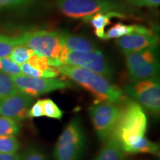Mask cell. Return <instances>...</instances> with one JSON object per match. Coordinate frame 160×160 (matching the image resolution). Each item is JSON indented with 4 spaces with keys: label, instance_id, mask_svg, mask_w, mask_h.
Listing matches in <instances>:
<instances>
[{
    "label": "cell",
    "instance_id": "obj_1",
    "mask_svg": "<svg viewBox=\"0 0 160 160\" xmlns=\"http://www.w3.org/2000/svg\"><path fill=\"white\" fill-rule=\"evenodd\" d=\"M59 73L75 82L89 91L97 99V103L120 104L127 99L120 88L111 83L107 78L84 68L63 65L57 68Z\"/></svg>",
    "mask_w": 160,
    "mask_h": 160
},
{
    "label": "cell",
    "instance_id": "obj_2",
    "mask_svg": "<svg viewBox=\"0 0 160 160\" xmlns=\"http://www.w3.org/2000/svg\"><path fill=\"white\" fill-rule=\"evenodd\" d=\"M121 114L109 137L117 140L123 148L145 136L148 119L143 108L134 100L127 98L121 103Z\"/></svg>",
    "mask_w": 160,
    "mask_h": 160
},
{
    "label": "cell",
    "instance_id": "obj_3",
    "mask_svg": "<svg viewBox=\"0 0 160 160\" xmlns=\"http://www.w3.org/2000/svg\"><path fill=\"white\" fill-rule=\"evenodd\" d=\"M57 8L68 17L86 19L97 13H114L125 15L129 8L114 0H57Z\"/></svg>",
    "mask_w": 160,
    "mask_h": 160
},
{
    "label": "cell",
    "instance_id": "obj_4",
    "mask_svg": "<svg viewBox=\"0 0 160 160\" xmlns=\"http://www.w3.org/2000/svg\"><path fill=\"white\" fill-rule=\"evenodd\" d=\"M86 136L79 117L73 118L56 143L55 160H80L85 149Z\"/></svg>",
    "mask_w": 160,
    "mask_h": 160
},
{
    "label": "cell",
    "instance_id": "obj_5",
    "mask_svg": "<svg viewBox=\"0 0 160 160\" xmlns=\"http://www.w3.org/2000/svg\"><path fill=\"white\" fill-rule=\"evenodd\" d=\"M17 38L19 45L27 46L34 53L44 56L48 59H57L59 61L60 53L65 47L62 32L29 31Z\"/></svg>",
    "mask_w": 160,
    "mask_h": 160
},
{
    "label": "cell",
    "instance_id": "obj_6",
    "mask_svg": "<svg viewBox=\"0 0 160 160\" xmlns=\"http://www.w3.org/2000/svg\"><path fill=\"white\" fill-rule=\"evenodd\" d=\"M128 72L132 82L157 77L159 63L157 48H149L124 53Z\"/></svg>",
    "mask_w": 160,
    "mask_h": 160
},
{
    "label": "cell",
    "instance_id": "obj_7",
    "mask_svg": "<svg viewBox=\"0 0 160 160\" xmlns=\"http://www.w3.org/2000/svg\"><path fill=\"white\" fill-rule=\"evenodd\" d=\"M125 91L152 114H159L160 84L157 77L132 82L125 86Z\"/></svg>",
    "mask_w": 160,
    "mask_h": 160
},
{
    "label": "cell",
    "instance_id": "obj_8",
    "mask_svg": "<svg viewBox=\"0 0 160 160\" xmlns=\"http://www.w3.org/2000/svg\"><path fill=\"white\" fill-rule=\"evenodd\" d=\"M121 111V105L110 102L97 103L90 108V117L100 140L106 141L108 139L119 119Z\"/></svg>",
    "mask_w": 160,
    "mask_h": 160
},
{
    "label": "cell",
    "instance_id": "obj_9",
    "mask_svg": "<svg viewBox=\"0 0 160 160\" xmlns=\"http://www.w3.org/2000/svg\"><path fill=\"white\" fill-rule=\"evenodd\" d=\"M18 91L30 96L37 97L50 92L66 89L71 87V83L60 78L31 77L25 75L11 77Z\"/></svg>",
    "mask_w": 160,
    "mask_h": 160
},
{
    "label": "cell",
    "instance_id": "obj_10",
    "mask_svg": "<svg viewBox=\"0 0 160 160\" xmlns=\"http://www.w3.org/2000/svg\"><path fill=\"white\" fill-rule=\"evenodd\" d=\"M65 65H74L88 69L107 78L108 79L113 78V69L103 53L98 50L90 52L69 51L66 58Z\"/></svg>",
    "mask_w": 160,
    "mask_h": 160
},
{
    "label": "cell",
    "instance_id": "obj_11",
    "mask_svg": "<svg viewBox=\"0 0 160 160\" xmlns=\"http://www.w3.org/2000/svg\"><path fill=\"white\" fill-rule=\"evenodd\" d=\"M32 103L33 97L18 91L0 99V116L17 122L27 119Z\"/></svg>",
    "mask_w": 160,
    "mask_h": 160
},
{
    "label": "cell",
    "instance_id": "obj_12",
    "mask_svg": "<svg viewBox=\"0 0 160 160\" xmlns=\"http://www.w3.org/2000/svg\"><path fill=\"white\" fill-rule=\"evenodd\" d=\"M157 37L151 34L131 33L118 38L117 44L123 53L142 51L149 48H157Z\"/></svg>",
    "mask_w": 160,
    "mask_h": 160
},
{
    "label": "cell",
    "instance_id": "obj_13",
    "mask_svg": "<svg viewBox=\"0 0 160 160\" xmlns=\"http://www.w3.org/2000/svg\"><path fill=\"white\" fill-rule=\"evenodd\" d=\"M124 153L129 154L136 153H150L159 155V146L157 143L150 141L145 136L135 139L122 148Z\"/></svg>",
    "mask_w": 160,
    "mask_h": 160
},
{
    "label": "cell",
    "instance_id": "obj_14",
    "mask_svg": "<svg viewBox=\"0 0 160 160\" xmlns=\"http://www.w3.org/2000/svg\"><path fill=\"white\" fill-rule=\"evenodd\" d=\"M62 41L70 51L90 52L97 50L96 46L89 39L81 36H77L62 32Z\"/></svg>",
    "mask_w": 160,
    "mask_h": 160
},
{
    "label": "cell",
    "instance_id": "obj_15",
    "mask_svg": "<svg viewBox=\"0 0 160 160\" xmlns=\"http://www.w3.org/2000/svg\"><path fill=\"white\" fill-rule=\"evenodd\" d=\"M125 18V15L121 13H97L94 15L84 19L85 22H90L93 28L95 29L94 33L98 37L101 39H105V28L108 25L111 23L112 18Z\"/></svg>",
    "mask_w": 160,
    "mask_h": 160
},
{
    "label": "cell",
    "instance_id": "obj_16",
    "mask_svg": "<svg viewBox=\"0 0 160 160\" xmlns=\"http://www.w3.org/2000/svg\"><path fill=\"white\" fill-rule=\"evenodd\" d=\"M142 33V34H151L152 31L145 26L139 25H124L122 23H117L111 27L107 33H105V39H115L131 33Z\"/></svg>",
    "mask_w": 160,
    "mask_h": 160
},
{
    "label": "cell",
    "instance_id": "obj_17",
    "mask_svg": "<svg viewBox=\"0 0 160 160\" xmlns=\"http://www.w3.org/2000/svg\"><path fill=\"white\" fill-rule=\"evenodd\" d=\"M124 157L121 145L113 138L109 137L94 160H123Z\"/></svg>",
    "mask_w": 160,
    "mask_h": 160
},
{
    "label": "cell",
    "instance_id": "obj_18",
    "mask_svg": "<svg viewBox=\"0 0 160 160\" xmlns=\"http://www.w3.org/2000/svg\"><path fill=\"white\" fill-rule=\"evenodd\" d=\"M20 132V126L15 120L0 116V137L17 136Z\"/></svg>",
    "mask_w": 160,
    "mask_h": 160
},
{
    "label": "cell",
    "instance_id": "obj_19",
    "mask_svg": "<svg viewBox=\"0 0 160 160\" xmlns=\"http://www.w3.org/2000/svg\"><path fill=\"white\" fill-rule=\"evenodd\" d=\"M34 53V51L27 46L23 45H19L12 50L9 58L12 61L14 62L17 65H22L26 62L31 57V55Z\"/></svg>",
    "mask_w": 160,
    "mask_h": 160
},
{
    "label": "cell",
    "instance_id": "obj_20",
    "mask_svg": "<svg viewBox=\"0 0 160 160\" xmlns=\"http://www.w3.org/2000/svg\"><path fill=\"white\" fill-rule=\"evenodd\" d=\"M11 76L0 72V99L18 92Z\"/></svg>",
    "mask_w": 160,
    "mask_h": 160
},
{
    "label": "cell",
    "instance_id": "obj_21",
    "mask_svg": "<svg viewBox=\"0 0 160 160\" xmlns=\"http://www.w3.org/2000/svg\"><path fill=\"white\" fill-rule=\"evenodd\" d=\"M19 148V142L14 136L0 137V153H14Z\"/></svg>",
    "mask_w": 160,
    "mask_h": 160
},
{
    "label": "cell",
    "instance_id": "obj_22",
    "mask_svg": "<svg viewBox=\"0 0 160 160\" xmlns=\"http://www.w3.org/2000/svg\"><path fill=\"white\" fill-rule=\"evenodd\" d=\"M17 45H19L17 37L0 35V59L9 57L12 50Z\"/></svg>",
    "mask_w": 160,
    "mask_h": 160
},
{
    "label": "cell",
    "instance_id": "obj_23",
    "mask_svg": "<svg viewBox=\"0 0 160 160\" xmlns=\"http://www.w3.org/2000/svg\"><path fill=\"white\" fill-rule=\"evenodd\" d=\"M42 108L45 117L55 119H61L62 117L63 112L51 99H42Z\"/></svg>",
    "mask_w": 160,
    "mask_h": 160
},
{
    "label": "cell",
    "instance_id": "obj_24",
    "mask_svg": "<svg viewBox=\"0 0 160 160\" xmlns=\"http://www.w3.org/2000/svg\"><path fill=\"white\" fill-rule=\"evenodd\" d=\"M0 72H2L11 77L22 75L20 66L8 57L0 59Z\"/></svg>",
    "mask_w": 160,
    "mask_h": 160
},
{
    "label": "cell",
    "instance_id": "obj_25",
    "mask_svg": "<svg viewBox=\"0 0 160 160\" xmlns=\"http://www.w3.org/2000/svg\"><path fill=\"white\" fill-rule=\"evenodd\" d=\"M19 158L20 160H48L45 153L35 146H31L24 150Z\"/></svg>",
    "mask_w": 160,
    "mask_h": 160
},
{
    "label": "cell",
    "instance_id": "obj_26",
    "mask_svg": "<svg viewBox=\"0 0 160 160\" xmlns=\"http://www.w3.org/2000/svg\"><path fill=\"white\" fill-rule=\"evenodd\" d=\"M129 5L138 7L154 8L159 5L160 0H125Z\"/></svg>",
    "mask_w": 160,
    "mask_h": 160
},
{
    "label": "cell",
    "instance_id": "obj_27",
    "mask_svg": "<svg viewBox=\"0 0 160 160\" xmlns=\"http://www.w3.org/2000/svg\"><path fill=\"white\" fill-rule=\"evenodd\" d=\"M44 117L42 99L38 100L30 108L28 112V118H38Z\"/></svg>",
    "mask_w": 160,
    "mask_h": 160
},
{
    "label": "cell",
    "instance_id": "obj_28",
    "mask_svg": "<svg viewBox=\"0 0 160 160\" xmlns=\"http://www.w3.org/2000/svg\"><path fill=\"white\" fill-rule=\"evenodd\" d=\"M28 1L30 0H0V9L19 5Z\"/></svg>",
    "mask_w": 160,
    "mask_h": 160
},
{
    "label": "cell",
    "instance_id": "obj_29",
    "mask_svg": "<svg viewBox=\"0 0 160 160\" xmlns=\"http://www.w3.org/2000/svg\"><path fill=\"white\" fill-rule=\"evenodd\" d=\"M0 160H20L19 155L17 153H0Z\"/></svg>",
    "mask_w": 160,
    "mask_h": 160
}]
</instances>
